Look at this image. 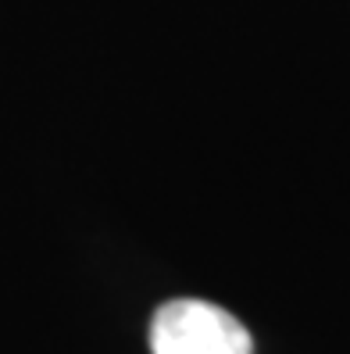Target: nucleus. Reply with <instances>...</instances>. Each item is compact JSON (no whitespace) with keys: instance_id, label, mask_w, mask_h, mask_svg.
Masks as SVG:
<instances>
[{"instance_id":"nucleus-1","label":"nucleus","mask_w":350,"mask_h":354,"mask_svg":"<svg viewBox=\"0 0 350 354\" xmlns=\"http://www.w3.org/2000/svg\"><path fill=\"white\" fill-rule=\"evenodd\" d=\"M154 354H254L251 333L225 308L208 301H168L150 322Z\"/></svg>"}]
</instances>
